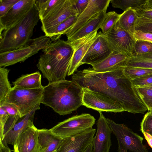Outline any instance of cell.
<instances>
[{"label":"cell","mask_w":152,"mask_h":152,"mask_svg":"<svg viewBox=\"0 0 152 152\" xmlns=\"http://www.w3.org/2000/svg\"><path fill=\"white\" fill-rule=\"evenodd\" d=\"M122 66L114 70L97 72L91 68L77 70L72 80L81 87L105 95L118 103L125 111L144 113L148 110L132 80L127 77Z\"/></svg>","instance_id":"6da1fadb"},{"label":"cell","mask_w":152,"mask_h":152,"mask_svg":"<svg viewBox=\"0 0 152 152\" xmlns=\"http://www.w3.org/2000/svg\"><path fill=\"white\" fill-rule=\"evenodd\" d=\"M74 50L70 43L60 39L42 50L37 66L49 83L65 80Z\"/></svg>","instance_id":"7a4b0ae2"},{"label":"cell","mask_w":152,"mask_h":152,"mask_svg":"<svg viewBox=\"0 0 152 152\" xmlns=\"http://www.w3.org/2000/svg\"><path fill=\"white\" fill-rule=\"evenodd\" d=\"M81 87L66 79L48 83L44 86L41 103L60 115L70 114L82 106Z\"/></svg>","instance_id":"3957f363"},{"label":"cell","mask_w":152,"mask_h":152,"mask_svg":"<svg viewBox=\"0 0 152 152\" xmlns=\"http://www.w3.org/2000/svg\"><path fill=\"white\" fill-rule=\"evenodd\" d=\"M40 19L35 5L21 20L0 34V53L16 49L31 39Z\"/></svg>","instance_id":"277c9868"},{"label":"cell","mask_w":152,"mask_h":152,"mask_svg":"<svg viewBox=\"0 0 152 152\" xmlns=\"http://www.w3.org/2000/svg\"><path fill=\"white\" fill-rule=\"evenodd\" d=\"M44 87L29 89L12 87L4 101L15 106L21 118L34 110L40 109Z\"/></svg>","instance_id":"5b68a950"},{"label":"cell","mask_w":152,"mask_h":152,"mask_svg":"<svg viewBox=\"0 0 152 152\" xmlns=\"http://www.w3.org/2000/svg\"><path fill=\"white\" fill-rule=\"evenodd\" d=\"M45 35L31 39L26 44L15 50L0 53V67L23 62L28 58L45 48L51 42Z\"/></svg>","instance_id":"8992f818"},{"label":"cell","mask_w":152,"mask_h":152,"mask_svg":"<svg viewBox=\"0 0 152 152\" xmlns=\"http://www.w3.org/2000/svg\"><path fill=\"white\" fill-rule=\"evenodd\" d=\"M106 119L117 140L118 152H148L143 144V137L124 124L116 123L108 118Z\"/></svg>","instance_id":"52a82bcc"},{"label":"cell","mask_w":152,"mask_h":152,"mask_svg":"<svg viewBox=\"0 0 152 152\" xmlns=\"http://www.w3.org/2000/svg\"><path fill=\"white\" fill-rule=\"evenodd\" d=\"M95 120L89 113L77 115L58 123L50 129L56 135L63 139L92 129Z\"/></svg>","instance_id":"ba28073f"},{"label":"cell","mask_w":152,"mask_h":152,"mask_svg":"<svg viewBox=\"0 0 152 152\" xmlns=\"http://www.w3.org/2000/svg\"><path fill=\"white\" fill-rule=\"evenodd\" d=\"M103 35L113 52L123 54L129 58L134 55L136 40L121 27L118 21L110 31Z\"/></svg>","instance_id":"9c48e42d"},{"label":"cell","mask_w":152,"mask_h":152,"mask_svg":"<svg viewBox=\"0 0 152 152\" xmlns=\"http://www.w3.org/2000/svg\"><path fill=\"white\" fill-rule=\"evenodd\" d=\"M82 105L98 112L120 113L125 111L122 106L110 97L82 87Z\"/></svg>","instance_id":"30bf717a"},{"label":"cell","mask_w":152,"mask_h":152,"mask_svg":"<svg viewBox=\"0 0 152 152\" xmlns=\"http://www.w3.org/2000/svg\"><path fill=\"white\" fill-rule=\"evenodd\" d=\"M72 16L77 17L72 0H61L45 17L40 20L42 30L47 36L58 25Z\"/></svg>","instance_id":"8fae6325"},{"label":"cell","mask_w":152,"mask_h":152,"mask_svg":"<svg viewBox=\"0 0 152 152\" xmlns=\"http://www.w3.org/2000/svg\"><path fill=\"white\" fill-rule=\"evenodd\" d=\"M113 52L108 41L101 32L97 33L81 62L92 66L104 60Z\"/></svg>","instance_id":"7c38bea8"},{"label":"cell","mask_w":152,"mask_h":152,"mask_svg":"<svg viewBox=\"0 0 152 152\" xmlns=\"http://www.w3.org/2000/svg\"><path fill=\"white\" fill-rule=\"evenodd\" d=\"M96 129L92 128L63 139L56 152H83L92 142Z\"/></svg>","instance_id":"4fadbf2b"},{"label":"cell","mask_w":152,"mask_h":152,"mask_svg":"<svg viewBox=\"0 0 152 152\" xmlns=\"http://www.w3.org/2000/svg\"><path fill=\"white\" fill-rule=\"evenodd\" d=\"M35 0H19L8 12L0 18V33L23 18L34 6Z\"/></svg>","instance_id":"5bb4252c"},{"label":"cell","mask_w":152,"mask_h":152,"mask_svg":"<svg viewBox=\"0 0 152 152\" xmlns=\"http://www.w3.org/2000/svg\"><path fill=\"white\" fill-rule=\"evenodd\" d=\"M100 116L96 122L97 130L93 142V152H109L112 145L111 130L102 112H99Z\"/></svg>","instance_id":"9a60e30c"},{"label":"cell","mask_w":152,"mask_h":152,"mask_svg":"<svg viewBox=\"0 0 152 152\" xmlns=\"http://www.w3.org/2000/svg\"><path fill=\"white\" fill-rule=\"evenodd\" d=\"M37 130L34 125L23 132L13 145V152H44L38 141Z\"/></svg>","instance_id":"2e32d148"},{"label":"cell","mask_w":152,"mask_h":152,"mask_svg":"<svg viewBox=\"0 0 152 152\" xmlns=\"http://www.w3.org/2000/svg\"><path fill=\"white\" fill-rule=\"evenodd\" d=\"M111 0H89L86 9L77 18L74 25L65 34L69 38L96 14L106 11Z\"/></svg>","instance_id":"e0dca14e"},{"label":"cell","mask_w":152,"mask_h":152,"mask_svg":"<svg viewBox=\"0 0 152 152\" xmlns=\"http://www.w3.org/2000/svg\"><path fill=\"white\" fill-rule=\"evenodd\" d=\"M97 31H94L83 38L70 43L74 50L67 73L73 75L81 65V62L88 48L96 38Z\"/></svg>","instance_id":"ac0fdd59"},{"label":"cell","mask_w":152,"mask_h":152,"mask_svg":"<svg viewBox=\"0 0 152 152\" xmlns=\"http://www.w3.org/2000/svg\"><path fill=\"white\" fill-rule=\"evenodd\" d=\"M36 110H34L19 119L13 128L4 136L1 141L4 145L8 147V144L13 145L19 136L28 127L34 125V118Z\"/></svg>","instance_id":"d6986e66"},{"label":"cell","mask_w":152,"mask_h":152,"mask_svg":"<svg viewBox=\"0 0 152 152\" xmlns=\"http://www.w3.org/2000/svg\"><path fill=\"white\" fill-rule=\"evenodd\" d=\"M128 58L123 54L113 52L104 60L92 65V69L97 72L113 71L124 66Z\"/></svg>","instance_id":"ffe728a7"},{"label":"cell","mask_w":152,"mask_h":152,"mask_svg":"<svg viewBox=\"0 0 152 152\" xmlns=\"http://www.w3.org/2000/svg\"><path fill=\"white\" fill-rule=\"evenodd\" d=\"M106 11L96 14L82 26L72 36L67 38V41L70 43L83 38L86 35L100 28L105 17Z\"/></svg>","instance_id":"44dd1931"},{"label":"cell","mask_w":152,"mask_h":152,"mask_svg":"<svg viewBox=\"0 0 152 152\" xmlns=\"http://www.w3.org/2000/svg\"><path fill=\"white\" fill-rule=\"evenodd\" d=\"M39 142L44 152H53L57 149L63 139L54 134L50 129H38Z\"/></svg>","instance_id":"7402d4cb"},{"label":"cell","mask_w":152,"mask_h":152,"mask_svg":"<svg viewBox=\"0 0 152 152\" xmlns=\"http://www.w3.org/2000/svg\"><path fill=\"white\" fill-rule=\"evenodd\" d=\"M41 75L37 71L21 75L12 82L13 88L17 89H29L44 87L41 83Z\"/></svg>","instance_id":"603a6c76"},{"label":"cell","mask_w":152,"mask_h":152,"mask_svg":"<svg viewBox=\"0 0 152 152\" xmlns=\"http://www.w3.org/2000/svg\"><path fill=\"white\" fill-rule=\"evenodd\" d=\"M138 17L136 11L129 8L120 14L118 21L123 29L133 36Z\"/></svg>","instance_id":"cb8c5ba5"},{"label":"cell","mask_w":152,"mask_h":152,"mask_svg":"<svg viewBox=\"0 0 152 152\" xmlns=\"http://www.w3.org/2000/svg\"><path fill=\"white\" fill-rule=\"evenodd\" d=\"M0 106L2 107L8 114V119L4 127V136L12 130L20 117L18 110L12 104L4 101L0 102Z\"/></svg>","instance_id":"d4e9b609"},{"label":"cell","mask_w":152,"mask_h":152,"mask_svg":"<svg viewBox=\"0 0 152 152\" xmlns=\"http://www.w3.org/2000/svg\"><path fill=\"white\" fill-rule=\"evenodd\" d=\"M78 17L71 16L58 25L53 29L47 36L54 41L60 39L61 35L65 34L74 25Z\"/></svg>","instance_id":"484cf974"},{"label":"cell","mask_w":152,"mask_h":152,"mask_svg":"<svg viewBox=\"0 0 152 152\" xmlns=\"http://www.w3.org/2000/svg\"><path fill=\"white\" fill-rule=\"evenodd\" d=\"M146 0H111L113 7L124 11L131 8L136 11L143 9Z\"/></svg>","instance_id":"4316f807"},{"label":"cell","mask_w":152,"mask_h":152,"mask_svg":"<svg viewBox=\"0 0 152 152\" xmlns=\"http://www.w3.org/2000/svg\"><path fill=\"white\" fill-rule=\"evenodd\" d=\"M9 71L5 67H0V102L5 101L12 88L8 78Z\"/></svg>","instance_id":"83f0119b"},{"label":"cell","mask_w":152,"mask_h":152,"mask_svg":"<svg viewBox=\"0 0 152 152\" xmlns=\"http://www.w3.org/2000/svg\"><path fill=\"white\" fill-rule=\"evenodd\" d=\"M140 129L152 149V110L144 116L141 123Z\"/></svg>","instance_id":"f1b7e54d"},{"label":"cell","mask_w":152,"mask_h":152,"mask_svg":"<svg viewBox=\"0 0 152 152\" xmlns=\"http://www.w3.org/2000/svg\"><path fill=\"white\" fill-rule=\"evenodd\" d=\"M60 0H35V7L40 20L45 18Z\"/></svg>","instance_id":"f546056e"},{"label":"cell","mask_w":152,"mask_h":152,"mask_svg":"<svg viewBox=\"0 0 152 152\" xmlns=\"http://www.w3.org/2000/svg\"><path fill=\"white\" fill-rule=\"evenodd\" d=\"M124 66L152 69V57L134 55L128 58Z\"/></svg>","instance_id":"4dcf8cb0"},{"label":"cell","mask_w":152,"mask_h":152,"mask_svg":"<svg viewBox=\"0 0 152 152\" xmlns=\"http://www.w3.org/2000/svg\"><path fill=\"white\" fill-rule=\"evenodd\" d=\"M123 72L125 75L132 80L142 76L152 74V69L124 66Z\"/></svg>","instance_id":"1f68e13d"},{"label":"cell","mask_w":152,"mask_h":152,"mask_svg":"<svg viewBox=\"0 0 152 152\" xmlns=\"http://www.w3.org/2000/svg\"><path fill=\"white\" fill-rule=\"evenodd\" d=\"M120 15V14L114 11L106 13L100 27L103 35L105 34L111 30L118 21Z\"/></svg>","instance_id":"d6a6232c"},{"label":"cell","mask_w":152,"mask_h":152,"mask_svg":"<svg viewBox=\"0 0 152 152\" xmlns=\"http://www.w3.org/2000/svg\"><path fill=\"white\" fill-rule=\"evenodd\" d=\"M135 86L148 110L150 111L152 110V89L140 86Z\"/></svg>","instance_id":"836d02e7"},{"label":"cell","mask_w":152,"mask_h":152,"mask_svg":"<svg viewBox=\"0 0 152 152\" xmlns=\"http://www.w3.org/2000/svg\"><path fill=\"white\" fill-rule=\"evenodd\" d=\"M134 55L152 52V42L136 40L134 46Z\"/></svg>","instance_id":"e575fe53"},{"label":"cell","mask_w":152,"mask_h":152,"mask_svg":"<svg viewBox=\"0 0 152 152\" xmlns=\"http://www.w3.org/2000/svg\"><path fill=\"white\" fill-rule=\"evenodd\" d=\"M19 0H0V18L7 13Z\"/></svg>","instance_id":"d590c367"},{"label":"cell","mask_w":152,"mask_h":152,"mask_svg":"<svg viewBox=\"0 0 152 152\" xmlns=\"http://www.w3.org/2000/svg\"><path fill=\"white\" fill-rule=\"evenodd\" d=\"M136 30L152 34V22L142 20L138 17L136 22Z\"/></svg>","instance_id":"8d00e7d4"},{"label":"cell","mask_w":152,"mask_h":152,"mask_svg":"<svg viewBox=\"0 0 152 152\" xmlns=\"http://www.w3.org/2000/svg\"><path fill=\"white\" fill-rule=\"evenodd\" d=\"M136 86H143L152 83V74L144 75L132 80Z\"/></svg>","instance_id":"74e56055"},{"label":"cell","mask_w":152,"mask_h":152,"mask_svg":"<svg viewBox=\"0 0 152 152\" xmlns=\"http://www.w3.org/2000/svg\"><path fill=\"white\" fill-rule=\"evenodd\" d=\"M78 17L87 7L89 0H72Z\"/></svg>","instance_id":"f35d334b"},{"label":"cell","mask_w":152,"mask_h":152,"mask_svg":"<svg viewBox=\"0 0 152 152\" xmlns=\"http://www.w3.org/2000/svg\"><path fill=\"white\" fill-rule=\"evenodd\" d=\"M133 36L136 40L152 42V34L136 30Z\"/></svg>","instance_id":"ab89813d"},{"label":"cell","mask_w":152,"mask_h":152,"mask_svg":"<svg viewBox=\"0 0 152 152\" xmlns=\"http://www.w3.org/2000/svg\"><path fill=\"white\" fill-rule=\"evenodd\" d=\"M136 11L139 18L145 21L152 22V10L142 9Z\"/></svg>","instance_id":"60d3db41"},{"label":"cell","mask_w":152,"mask_h":152,"mask_svg":"<svg viewBox=\"0 0 152 152\" xmlns=\"http://www.w3.org/2000/svg\"><path fill=\"white\" fill-rule=\"evenodd\" d=\"M0 152H11L8 147H6L3 144L1 140H0Z\"/></svg>","instance_id":"b9f144b4"},{"label":"cell","mask_w":152,"mask_h":152,"mask_svg":"<svg viewBox=\"0 0 152 152\" xmlns=\"http://www.w3.org/2000/svg\"><path fill=\"white\" fill-rule=\"evenodd\" d=\"M143 9L152 10V0H146Z\"/></svg>","instance_id":"7bdbcfd3"},{"label":"cell","mask_w":152,"mask_h":152,"mask_svg":"<svg viewBox=\"0 0 152 152\" xmlns=\"http://www.w3.org/2000/svg\"><path fill=\"white\" fill-rule=\"evenodd\" d=\"M93 146L92 142L88 147L83 152H93Z\"/></svg>","instance_id":"ee69618b"},{"label":"cell","mask_w":152,"mask_h":152,"mask_svg":"<svg viewBox=\"0 0 152 152\" xmlns=\"http://www.w3.org/2000/svg\"><path fill=\"white\" fill-rule=\"evenodd\" d=\"M138 55L142 57H152V52L147 53L146 54L140 55Z\"/></svg>","instance_id":"f6af8a7d"},{"label":"cell","mask_w":152,"mask_h":152,"mask_svg":"<svg viewBox=\"0 0 152 152\" xmlns=\"http://www.w3.org/2000/svg\"><path fill=\"white\" fill-rule=\"evenodd\" d=\"M141 87H143L152 89V83L143 86H142Z\"/></svg>","instance_id":"bcb514c9"},{"label":"cell","mask_w":152,"mask_h":152,"mask_svg":"<svg viewBox=\"0 0 152 152\" xmlns=\"http://www.w3.org/2000/svg\"><path fill=\"white\" fill-rule=\"evenodd\" d=\"M56 151H54V152H56Z\"/></svg>","instance_id":"7dc6e473"},{"label":"cell","mask_w":152,"mask_h":152,"mask_svg":"<svg viewBox=\"0 0 152 152\" xmlns=\"http://www.w3.org/2000/svg\"></svg>","instance_id":"c3c4849f"}]
</instances>
